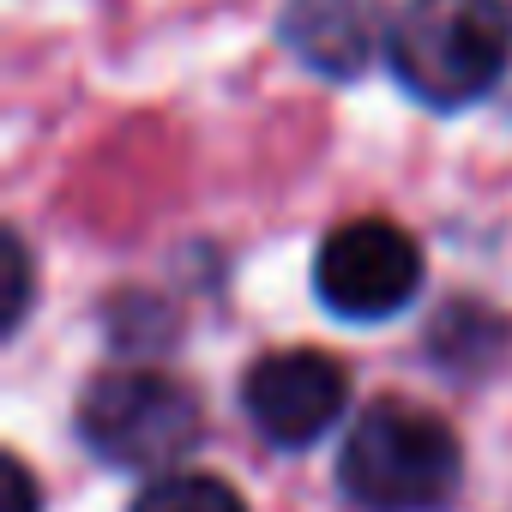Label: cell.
Wrapping results in <instances>:
<instances>
[{
    "label": "cell",
    "instance_id": "cell-1",
    "mask_svg": "<svg viewBox=\"0 0 512 512\" xmlns=\"http://www.w3.org/2000/svg\"><path fill=\"white\" fill-rule=\"evenodd\" d=\"M464 482L458 434L422 404H374L338 446V488L362 512H446Z\"/></svg>",
    "mask_w": 512,
    "mask_h": 512
},
{
    "label": "cell",
    "instance_id": "cell-2",
    "mask_svg": "<svg viewBox=\"0 0 512 512\" xmlns=\"http://www.w3.org/2000/svg\"><path fill=\"white\" fill-rule=\"evenodd\" d=\"M386 67L416 103L464 109L512 67L506 0H404L386 31Z\"/></svg>",
    "mask_w": 512,
    "mask_h": 512
},
{
    "label": "cell",
    "instance_id": "cell-3",
    "mask_svg": "<svg viewBox=\"0 0 512 512\" xmlns=\"http://www.w3.org/2000/svg\"><path fill=\"white\" fill-rule=\"evenodd\" d=\"M79 440L115 470H169L199 440V398L157 368L103 374L79 398Z\"/></svg>",
    "mask_w": 512,
    "mask_h": 512
},
{
    "label": "cell",
    "instance_id": "cell-4",
    "mask_svg": "<svg viewBox=\"0 0 512 512\" xmlns=\"http://www.w3.org/2000/svg\"><path fill=\"white\" fill-rule=\"evenodd\" d=\"M422 290V247L386 223V217H356L344 229H332L320 241V260H314V296L356 326L392 320L416 302Z\"/></svg>",
    "mask_w": 512,
    "mask_h": 512
},
{
    "label": "cell",
    "instance_id": "cell-5",
    "mask_svg": "<svg viewBox=\"0 0 512 512\" xmlns=\"http://www.w3.org/2000/svg\"><path fill=\"white\" fill-rule=\"evenodd\" d=\"M247 422L272 446H314L350 404V374L326 350H278L241 380Z\"/></svg>",
    "mask_w": 512,
    "mask_h": 512
},
{
    "label": "cell",
    "instance_id": "cell-6",
    "mask_svg": "<svg viewBox=\"0 0 512 512\" xmlns=\"http://www.w3.org/2000/svg\"><path fill=\"white\" fill-rule=\"evenodd\" d=\"M386 0H284V43L326 79H356L386 55Z\"/></svg>",
    "mask_w": 512,
    "mask_h": 512
},
{
    "label": "cell",
    "instance_id": "cell-7",
    "mask_svg": "<svg viewBox=\"0 0 512 512\" xmlns=\"http://www.w3.org/2000/svg\"><path fill=\"white\" fill-rule=\"evenodd\" d=\"M133 512H247V506L229 482H217L205 470H163V476L145 482Z\"/></svg>",
    "mask_w": 512,
    "mask_h": 512
},
{
    "label": "cell",
    "instance_id": "cell-8",
    "mask_svg": "<svg viewBox=\"0 0 512 512\" xmlns=\"http://www.w3.org/2000/svg\"><path fill=\"white\" fill-rule=\"evenodd\" d=\"M7 512H37V488L19 458H7Z\"/></svg>",
    "mask_w": 512,
    "mask_h": 512
}]
</instances>
